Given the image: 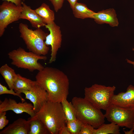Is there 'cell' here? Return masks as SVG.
<instances>
[{"mask_svg":"<svg viewBox=\"0 0 134 134\" xmlns=\"http://www.w3.org/2000/svg\"><path fill=\"white\" fill-rule=\"evenodd\" d=\"M37 84L47 93L48 100L61 102L67 99L69 93V81L63 71L56 68L44 67L36 75Z\"/></svg>","mask_w":134,"mask_h":134,"instance_id":"obj_1","label":"cell"},{"mask_svg":"<svg viewBox=\"0 0 134 134\" xmlns=\"http://www.w3.org/2000/svg\"><path fill=\"white\" fill-rule=\"evenodd\" d=\"M36 114L44 124L50 134H59L66 121L61 102L48 101Z\"/></svg>","mask_w":134,"mask_h":134,"instance_id":"obj_2","label":"cell"},{"mask_svg":"<svg viewBox=\"0 0 134 134\" xmlns=\"http://www.w3.org/2000/svg\"><path fill=\"white\" fill-rule=\"evenodd\" d=\"M71 103L75 107L77 119L97 129L105 122V117L100 109L84 98L74 97Z\"/></svg>","mask_w":134,"mask_h":134,"instance_id":"obj_3","label":"cell"},{"mask_svg":"<svg viewBox=\"0 0 134 134\" xmlns=\"http://www.w3.org/2000/svg\"><path fill=\"white\" fill-rule=\"evenodd\" d=\"M20 37L24 41L30 51L36 54L45 56L49 50L45 43L48 33L40 28L33 30L28 28L26 24L20 23L19 26Z\"/></svg>","mask_w":134,"mask_h":134,"instance_id":"obj_4","label":"cell"},{"mask_svg":"<svg viewBox=\"0 0 134 134\" xmlns=\"http://www.w3.org/2000/svg\"><path fill=\"white\" fill-rule=\"evenodd\" d=\"M8 54L12 60L11 64L18 68L27 69L31 72L43 69L44 67L38 61H45L47 59L45 56L39 55L31 51L27 52L21 47L10 52Z\"/></svg>","mask_w":134,"mask_h":134,"instance_id":"obj_5","label":"cell"},{"mask_svg":"<svg viewBox=\"0 0 134 134\" xmlns=\"http://www.w3.org/2000/svg\"><path fill=\"white\" fill-rule=\"evenodd\" d=\"M116 87L95 84L84 89V98L100 109L106 110L111 104Z\"/></svg>","mask_w":134,"mask_h":134,"instance_id":"obj_6","label":"cell"},{"mask_svg":"<svg viewBox=\"0 0 134 134\" xmlns=\"http://www.w3.org/2000/svg\"><path fill=\"white\" fill-rule=\"evenodd\" d=\"M105 118L120 127L131 129L134 124V109L121 107L110 104L105 110Z\"/></svg>","mask_w":134,"mask_h":134,"instance_id":"obj_7","label":"cell"},{"mask_svg":"<svg viewBox=\"0 0 134 134\" xmlns=\"http://www.w3.org/2000/svg\"><path fill=\"white\" fill-rule=\"evenodd\" d=\"M22 10V6L16 5L11 2L4 1L0 5V37L11 23L17 21Z\"/></svg>","mask_w":134,"mask_h":134,"instance_id":"obj_8","label":"cell"},{"mask_svg":"<svg viewBox=\"0 0 134 134\" xmlns=\"http://www.w3.org/2000/svg\"><path fill=\"white\" fill-rule=\"evenodd\" d=\"M45 26L50 32L46 37L45 43L47 46H51V57L49 63H51L55 61L57 52L61 47L62 35L60 27L54 22L46 24Z\"/></svg>","mask_w":134,"mask_h":134,"instance_id":"obj_9","label":"cell"},{"mask_svg":"<svg viewBox=\"0 0 134 134\" xmlns=\"http://www.w3.org/2000/svg\"><path fill=\"white\" fill-rule=\"evenodd\" d=\"M33 105L26 101L17 102L14 100L7 98L0 101V112L11 110L17 114L25 112L31 117L36 114L33 110Z\"/></svg>","mask_w":134,"mask_h":134,"instance_id":"obj_10","label":"cell"},{"mask_svg":"<svg viewBox=\"0 0 134 134\" xmlns=\"http://www.w3.org/2000/svg\"><path fill=\"white\" fill-rule=\"evenodd\" d=\"M24 94L25 99L30 100L33 104V110L36 113L38 112L43 104L48 101L47 92L37 83L30 90H23L20 93Z\"/></svg>","mask_w":134,"mask_h":134,"instance_id":"obj_11","label":"cell"},{"mask_svg":"<svg viewBox=\"0 0 134 134\" xmlns=\"http://www.w3.org/2000/svg\"><path fill=\"white\" fill-rule=\"evenodd\" d=\"M111 104L124 108L134 109V86L130 85L125 92L114 94L111 99Z\"/></svg>","mask_w":134,"mask_h":134,"instance_id":"obj_12","label":"cell"},{"mask_svg":"<svg viewBox=\"0 0 134 134\" xmlns=\"http://www.w3.org/2000/svg\"><path fill=\"white\" fill-rule=\"evenodd\" d=\"M92 18L98 24H108L112 27L118 26L119 24L115 11L113 8L95 12Z\"/></svg>","mask_w":134,"mask_h":134,"instance_id":"obj_13","label":"cell"},{"mask_svg":"<svg viewBox=\"0 0 134 134\" xmlns=\"http://www.w3.org/2000/svg\"><path fill=\"white\" fill-rule=\"evenodd\" d=\"M22 8L19 19L28 20L32 26L36 29L45 26L46 24L34 10L32 9L30 6L27 5L24 2H22Z\"/></svg>","mask_w":134,"mask_h":134,"instance_id":"obj_14","label":"cell"},{"mask_svg":"<svg viewBox=\"0 0 134 134\" xmlns=\"http://www.w3.org/2000/svg\"><path fill=\"white\" fill-rule=\"evenodd\" d=\"M29 125L28 120L19 118L0 132V134H28Z\"/></svg>","mask_w":134,"mask_h":134,"instance_id":"obj_15","label":"cell"},{"mask_svg":"<svg viewBox=\"0 0 134 134\" xmlns=\"http://www.w3.org/2000/svg\"><path fill=\"white\" fill-rule=\"evenodd\" d=\"M29 125L28 134H50L43 123L36 114L28 119Z\"/></svg>","mask_w":134,"mask_h":134,"instance_id":"obj_16","label":"cell"},{"mask_svg":"<svg viewBox=\"0 0 134 134\" xmlns=\"http://www.w3.org/2000/svg\"><path fill=\"white\" fill-rule=\"evenodd\" d=\"M36 83V81H32L18 74L14 83L13 89L16 93L20 94L22 91L31 90Z\"/></svg>","mask_w":134,"mask_h":134,"instance_id":"obj_17","label":"cell"},{"mask_svg":"<svg viewBox=\"0 0 134 134\" xmlns=\"http://www.w3.org/2000/svg\"><path fill=\"white\" fill-rule=\"evenodd\" d=\"M72 9L74 17L81 19L92 18L95 13L88 8L85 4L77 2Z\"/></svg>","mask_w":134,"mask_h":134,"instance_id":"obj_18","label":"cell"},{"mask_svg":"<svg viewBox=\"0 0 134 134\" xmlns=\"http://www.w3.org/2000/svg\"><path fill=\"white\" fill-rule=\"evenodd\" d=\"M36 13L41 18L46 24L54 22L55 13L49 5L43 3L39 7L34 10Z\"/></svg>","mask_w":134,"mask_h":134,"instance_id":"obj_19","label":"cell"},{"mask_svg":"<svg viewBox=\"0 0 134 134\" xmlns=\"http://www.w3.org/2000/svg\"><path fill=\"white\" fill-rule=\"evenodd\" d=\"M0 73L9 89H13L14 82L17 77V74H16L14 70L6 64L0 67Z\"/></svg>","mask_w":134,"mask_h":134,"instance_id":"obj_20","label":"cell"},{"mask_svg":"<svg viewBox=\"0 0 134 134\" xmlns=\"http://www.w3.org/2000/svg\"><path fill=\"white\" fill-rule=\"evenodd\" d=\"M120 134V127L113 123L102 124L97 129H95L93 134Z\"/></svg>","mask_w":134,"mask_h":134,"instance_id":"obj_21","label":"cell"},{"mask_svg":"<svg viewBox=\"0 0 134 134\" xmlns=\"http://www.w3.org/2000/svg\"><path fill=\"white\" fill-rule=\"evenodd\" d=\"M66 121H71L77 119L76 110L71 103L69 102L67 99H65L61 102Z\"/></svg>","mask_w":134,"mask_h":134,"instance_id":"obj_22","label":"cell"},{"mask_svg":"<svg viewBox=\"0 0 134 134\" xmlns=\"http://www.w3.org/2000/svg\"><path fill=\"white\" fill-rule=\"evenodd\" d=\"M83 123L79 120L66 121V126L70 134H79Z\"/></svg>","mask_w":134,"mask_h":134,"instance_id":"obj_23","label":"cell"},{"mask_svg":"<svg viewBox=\"0 0 134 134\" xmlns=\"http://www.w3.org/2000/svg\"><path fill=\"white\" fill-rule=\"evenodd\" d=\"M5 94H8L13 95L19 97L22 102L25 101V99L22 96L21 94L15 92L13 89H8L5 86L0 83V95Z\"/></svg>","mask_w":134,"mask_h":134,"instance_id":"obj_24","label":"cell"},{"mask_svg":"<svg viewBox=\"0 0 134 134\" xmlns=\"http://www.w3.org/2000/svg\"><path fill=\"white\" fill-rule=\"evenodd\" d=\"M95 129L90 124L83 123L79 134H93Z\"/></svg>","mask_w":134,"mask_h":134,"instance_id":"obj_25","label":"cell"},{"mask_svg":"<svg viewBox=\"0 0 134 134\" xmlns=\"http://www.w3.org/2000/svg\"><path fill=\"white\" fill-rule=\"evenodd\" d=\"M6 115V111L0 112V130L3 129L8 123L9 120Z\"/></svg>","mask_w":134,"mask_h":134,"instance_id":"obj_26","label":"cell"},{"mask_svg":"<svg viewBox=\"0 0 134 134\" xmlns=\"http://www.w3.org/2000/svg\"><path fill=\"white\" fill-rule=\"evenodd\" d=\"M52 4L55 11L57 12L62 7L64 1L63 0H49Z\"/></svg>","mask_w":134,"mask_h":134,"instance_id":"obj_27","label":"cell"},{"mask_svg":"<svg viewBox=\"0 0 134 134\" xmlns=\"http://www.w3.org/2000/svg\"><path fill=\"white\" fill-rule=\"evenodd\" d=\"M8 2H11L18 6H22V2H24L25 0H2Z\"/></svg>","mask_w":134,"mask_h":134,"instance_id":"obj_28","label":"cell"},{"mask_svg":"<svg viewBox=\"0 0 134 134\" xmlns=\"http://www.w3.org/2000/svg\"><path fill=\"white\" fill-rule=\"evenodd\" d=\"M59 134H70L66 124L61 128L59 131Z\"/></svg>","mask_w":134,"mask_h":134,"instance_id":"obj_29","label":"cell"},{"mask_svg":"<svg viewBox=\"0 0 134 134\" xmlns=\"http://www.w3.org/2000/svg\"><path fill=\"white\" fill-rule=\"evenodd\" d=\"M63 1L66 0H63ZM69 3L71 8L72 9L78 0H66Z\"/></svg>","mask_w":134,"mask_h":134,"instance_id":"obj_30","label":"cell"},{"mask_svg":"<svg viewBox=\"0 0 134 134\" xmlns=\"http://www.w3.org/2000/svg\"><path fill=\"white\" fill-rule=\"evenodd\" d=\"M134 129L133 128L131 129L129 131H126L123 130V131L125 134H134V132H133Z\"/></svg>","mask_w":134,"mask_h":134,"instance_id":"obj_31","label":"cell"},{"mask_svg":"<svg viewBox=\"0 0 134 134\" xmlns=\"http://www.w3.org/2000/svg\"><path fill=\"white\" fill-rule=\"evenodd\" d=\"M132 50L134 51V48H133ZM126 60L127 62L129 64H131L133 65L134 67V61H131L128 59H126Z\"/></svg>","mask_w":134,"mask_h":134,"instance_id":"obj_32","label":"cell"},{"mask_svg":"<svg viewBox=\"0 0 134 134\" xmlns=\"http://www.w3.org/2000/svg\"><path fill=\"white\" fill-rule=\"evenodd\" d=\"M132 128H134V126H133V127Z\"/></svg>","mask_w":134,"mask_h":134,"instance_id":"obj_33","label":"cell"}]
</instances>
